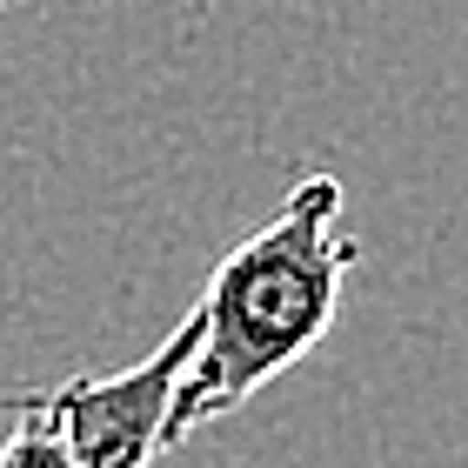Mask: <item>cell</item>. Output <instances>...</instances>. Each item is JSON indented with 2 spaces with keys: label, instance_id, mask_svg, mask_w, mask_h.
Returning <instances> with one entry per match:
<instances>
[{
  "label": "cell",
  "instance_id": "obj_1",
  "mask_svg": "<svg viewBox=\"0 0 468 468\" xmlns=\"http://www.w3.org/2000/svg\"><path fill=\"white\" fill-rule=\"evenodd\" d=\"M361 261L355 234H342V181L302 175L282 207L241 234L195 302V355L167 401L161 449H181L207 421L248 409L274 375L322 348L342 314V288Z\"/></svg>",
  "mask_w": 468,
  "mask_h": 468
},
{
  "label": "cell",
  "instance_id": "obj_2",
  "mask_svg": "<svg viewBox=\"0 0 468 468\" xmlns=\"http://www.w3.org/2000/svg\"><path fill=\"white\" fill-rule=\"evenodd\" d=\"M195 355V308L175 322V335L114 375H68L54 388H0V415H34L68 441L74 468H147L167 435V401Z\"/></svg>",
  "mask_w": 468,
  "mask_h": 468
},
{
  "label": "cell",
  "instance_id": "obj_3",
  "mask_svg": "<svg viewBox=\"0 0 468 468\" xmlns=\"http://www.w3.org/2000/svg\"><path fill=\"white\" fill-rule=\"evenodd\" d=\"M7 421L14 429L0 441V468H74L68 441H60L48 421H34V415H7Z\"/></svg>",
  "mask_w": 468,
  "mask_h": 468
},
{
  "label": "cell",
  "instance_id": "obj_4",
  "mask_svg": "<svg viewBox=\"0 0 468 468\" xmlns=\"http://www.w3.org/2000/svg\"><path fill=\"white\" fill-rule=\"evenodd\" d=\"M0 20H7V0H0Z\"/></svg>",
  "mask_w": 468,
  "mask_h": 468
}]
</instances>
